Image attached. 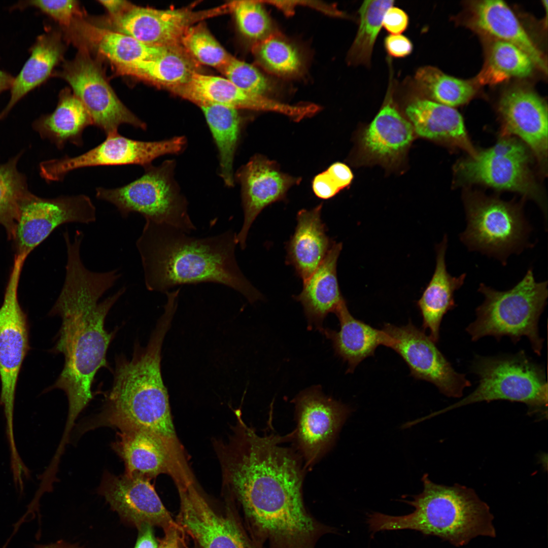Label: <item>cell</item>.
Instances as JSON below:
<instances>
[{
	"instance_id": "1",
	"label": "cell",
	"mask_w": 548,
	"mask_h": 548,
	"mask_svg": "<svg viewBox=\"0 0 548 548\" xmlns=\"http://www.w3.org/2000/svg\"><path fill=\"white\" fill-rule=\"evenodd\" d=\"M288 439L259 435L245 425L220 454L224 483L243 509L251 536L263 548H304L320 530L303 502L301 458L281 445Z\"/></svg>"
},
{
	"instance_id": "2",
	"label": "cell",
	"mask_w": 548,
	"mask_h": 548,
	"mask_svg": "<svg viewBox=\"0 0 548 548\" xmlns=\"http://www.w3.org/2000/svg\"><path fill=\"white\" fill-rule=\"evenodd\" d=\"M81 244L66 245L65 276L60 293L50 311L61 320L53 352L64 358L63 368L48 389L62 390L68 402L72 424L93 397L91 387L99 369L107 367L106 355L115 331L105 327L106 317L124 293L121 288L102 301L100 298L120 277L117 269L95 272L86 267L80 255Z\"/></svg>"
},
{
	"instance_id": "3",
	"label": "cell",
	"mask_w": 548,
	"mask_h": 548,
	"mask_svg": "<svg viewBox=\"0 0 548 548\" xmlns=\"http://www.w3.org/2000/svg\"><path fill=\"white\" fill-rule=\"evenodd\" d=\"M231 230L197 237L170 225L145 219L136 241L149 291L165 293L181 285L214 283L232 288L250 303L263 298L237 263Z\"/></svg>"
},
{
	"instance_id": "4",
	"label": "cell",
	"mask_w": 548,
	"mask_h": 548,
	"mask_svg": "<svg viewBox=\"0 0 548 548\" xmlns=\"http://www.w3.org/2000/svg\"><path fill=\"white\" fill-rule=\"evenodd\" d=\"M173 317L164 312L147 345L137 342L130 359L116 357L113 385L101 414L106 424L119 430L145 429L177 439L160 368L162 343Z\"/></svg>"
},
{
	"instance_id": "5",
	"label": "cell",
	"mask_w": 548,
	"mask_h": 548,
	"mask_svg": "<svg viewBox=\"0 0 548 548\" xmlns=\"http://www.w3.org/2000/svg\"><path fill=\"white\" fill-rule=\"evenodd\" d=\"M422 481L423 491L405 501L414 507L413 512L400 516L374 512L367 520L370 530H414L458 546L477 536H495L489 507L473 489L458 484H437L427 474Z\"/></svg>"
},
{
	"instance_id": "6",
	"label": "cell",
	"mask_w": 548,
	"mask_h": 548,
	"mask_svg": "<svg viewBox=\"0 0 548 548\" xmlns=\"http://www.w3.org/2000/svg\"><path fill=\"white\" fill-rule=\"evenodd\" d=\"M478 291L484 300L475 310V320L466 329L471 340L491 336L499 340L508 336L516 343L525 336L534 353L541 355L543 339L538 323L547 303V282H537L530 268L508 290L498 291L481 283Z\"/></svg>"
},
{
	"instance_id": "7",
	"label": "cell",
	"mask_w": 548,
	"mask_h": 548,
	"mask_svg": "<svg viewBox=\"0 0 548 548\" xmlns=\"http://www.w3.org/2000/svg\"><path fill=\"white\" fill-rule=\"evenodd\" d=\"M471 370L478 378L477 387L440 412L476 402L503 400L523 403L531 414L541 413L543 416L544 412L547 413L545 369L524 351L494 356L477 355Z\"/></svg>"
},
{
	"instance_id": "8",
	"label": "cell",
	"mask_w": 548,
	"mask_h": 548,
	"mask_svg": "<svg viewBox=\"0 0 548 548\" xmlns=\"http://www.w3.org/2000/svg\"><path fill=\"white\" fill-rule=\"evenodd\" d=\"M144 167V174L124 186L112 189L97 187L96 197L113 204L121 216L138 213L145 219L165 223L188 233L196 228L188 211V202L175 179L176 162Z\"/></svg>"
},
{
	"instance_id": "9",
	"label": "cell",
	"mask_w": 548,
	"mask_h": 548,
	"mask_svg": "<svg viewBox=\"0 0 548 548\" xmlns=\"http://www.w3.org/2000/svg\"><path fill=\"white\" fill-rule=\"evenodd\" d=\"M467 226L460 239L471 251H478L506 264L512 253L531 247V227L519 204L476 192L463 197Z\"/></svg>"
},
{
	"instance_id": "10",
	"label": "cell",
	"mask_w": 548,
	"mask_h": 548,
	"mask_svg": "<svg viewBox=\"0 0 548 548\" xmlns=\"http://www.w3.org/2000/svg\"><path fill=\"white\" fill-rule=\"evenodd\" d=\"M530 158L523 142L503 135L494 146L456 163L455 183L481 184L518 193L535 201L546 220V202L531 169Z\"/></svg>"
},
{
	"instance_id": "11",
	"label": "cell",
	"mask_w": 548,
	"mask_h": 548,
	"mask_svg": "<svg viewBox=\"0 0 548 548\" xmlns=\"http://www.w3.org/2000/svg\"><path fill=\"white\" fill-rule=\"evenodd\" d=\"M96 208L87 195L42 198L29 192L21 200L10 239L16 255L28 254L60 225L68 223L89 224L96 220Z\"/></svg>"
},
{
	"instance_id": "12",
	"label": "cell",
	"mask_w": 548,
	"mask_h": 548,
	"mask_svg": "<svg viewBox=\"0 0 548 548\" xmlns=\"http://www.w3.org/2000/svg\"><path fill=\"white\" fill-rule=\"evenodd\" d=\"M184 136L153 142L132 140L118 132L107 135L101 144L75 157L67 155L41 164V174L48 181L64 179L71 171L91 166L151 164L156 158L167 154H178L186 148Z\"/></svg>"
},
{
	"instance_id": "13",
	"label": "cell",
	"mask_w": 548,
	"mask_h": 548,
	"mask_svg": "<svg viewBox=\"0 0 548 548\" xmlns=\"http://www.w3.org/2000/svg\"><path fill=\"white\" fill-rule=\"evenodd\" d=\"M61 76L72 88L82 102L92 125L107 135L118 132L122 124L145 130L147 124L119 99L107 81L101 69L85 51L82 50L66 64Z\"/></svg>"
},
{
	"instance_id": "14",
	"label": "cell",
	"mask_w": 548,
	"mask_h": 548,
	"mask_svg": "<svg viewBox=\"0 0 548 548\" xmlns=\"http://www.w3.org/2000/svg\"><path fill=\"white\" fill-rule=\"evenodd\" d=\"M382 330L390 338L389 348L401 357L414 378L433 384L449 397H461L471 386L465 374L456 371L435 342L411 321L401 326L385 323Z\"/></svg>"
},
{
	"instance_id": "15",
	"label": "cell",
	"mask_w": 548,
	"mask_h": 548,
	"mask_svg": "<svg viewBox=\"0 0 548 548\" xmlns=\"http://www.w3.org/2000/svg\"><path fill=\"white\" fill-rule=\"evenodd\" d=\"M25 258L15 256L13 268L0 307V405L4 415L14 416L18 375L29 350L25 314L18 298V287Z\"/></svg>"
},
{
	"instance_id": "16",
	"label": "cell",
	"mask_w": 548,
	"mask_h": 548,
	"mask_svg": "<svg viewBox=\"0 0 548 548\" xmlns=\"http://www.w3.org/2000/svg\"><path fill=\"white\" fill-rule=\"evenodd\" d=\"M294 403L296 427L293 438L307 467L315 464L332 447L351 409L325 396L320 386L301 391Z\"/></svg>"
},
{
	"instance_id": "17",
	"label": "cell",
	"mask_w": 548,
	"mask_h": 548,
	"mask_svg": "<svg viewBox=\"0 0 548 548\" xmlns=\"http://www.w3.org/2000/svg\"><path fill=\"white\" fill-rule=\"evenodd\" d=\"M117 434L113 448L124 463L125 474L151 480L167 473L177 486L192 482L177 439L142 428L122 430Z\"/></svg>"
},
{
	"instance_id": "18",
	"label": "cell",
	"mask_w": 548,
	"mask_h": 548,
	"mask_svg": "<svg viewBox=\"0 0 548 548\" xmlns=\"http://www.w3.org/2000/svg\"><path fill=\"white\" fill-rule=\"evenodd\" d=\"M193 7L159 10L130 4L122 13L111 17L115 31L130 36L148 46L166 47L181 44L191 26L204 19L229 12L228 3L208 10Z\"/></svg>"
},
{
	"instance_id": "19",
	"label": "cell",
	"mask_w": 548,
	"mask_h": 548,
	"mask_svg": "<svg viewBox=\"0 0 548 548\" xmlns=\"http://www.w3.org/2000/svg\"><path fill=\"white\" fill-rule=\"evenodd\" d=\"M178 490L177 523L201 548H260L234 517L216 511L193 483Z\"/></svg>"
},
{
	"instance_id": "20",
	"label": "cell",
	"mask_w": 548,
	"mask_h": 548,
	"mask_svg": "<svg viewBox=\"0 0 548 548\" xmlns=\"http://www.w3.org/2000/svg\"><path fill=\"white\" fill-rule=\"evenodd\" d=\"M98 491L123 520L137 528L144 524L159 526L163 530L181 527L164 506L148 478L106 472Z\"/></svg>"
},
{
	"instance_id": "21",
	"label": "cell",
	"mask_w": 548,
	"mask_h": 548,
	"mask_svg": "<svg viewBox=\"0 0 548 548\" xmlns=\"http://www.w3.org/2000/svg\"><path fill=\"white\" fill-rule=\"evenodd\" d=\"M236 178L241 185L244 211V222L236 234V240L244 250L249 229L258 215L266 207L283 199L288 190L299 184L301 178L282 172L276 162L260 154L254 155L241 166Z\"/></svg>"
},
{
	"instance_id": "22",
	"label": "cell",
	"mask_w": 548,
	"mask_h": 548,
	"mask_svg": "<svg viewBox=\"0 0 548 548\" xmlns=\"http://www.w3.org/2000/svg\"><path fill=\"white\" fill-rule=\"evenodd\" d=\"M498 111L504 135L520 138L535 156L544 173L547 158V107L537 94L521 87L507 90L501 97Z\"/></svg>"
},
{
	"instance_id": "23",
	"label": "cell",
	"mask_w": 548,
	"mask_h": 548,
	"mask_svg": "<svg viewBox=\"0 0 548 548\" xmlns=\"http://www.w3.org/2000/svg\"><path fill=\"white\" fill-rule=\"evenodd\" d=\"M198 107L216 104L237 110L272 112L289 118L296 112L294 105L246 92L228 79L218 76L195 73L186 83L167 89Z\"/></svg>"
},
{
	"instance_id": "24",
	"label": "cell",
	"mask_w": 548,
	"mask_h": 548,
	"mask_svg": "<svg viewBox=\"0 0 548 548\" xmlns=\"http://www.w3.org/2000/svg\"><path fill=\"white\" fill-rule=\"evenodd\" d=\"M322 207L320 203L297 213L294 232L286 244V263L293 267L303 282L320 265L335 242L326 234L321 219Z\"/></svg>"
},
{
	"instance_id": "25",
	"label": "cell",
	"mask_w": 548,
	"mask_h": 548,
	"mask_svg": "<svg viewBox=\"0 0 548 548\" xmlns=\"http://www.w3.org/2000/svg\"><path fill=\"white\" fill-rule=\"evenodd\" d=\"M342 249L341 243L334 242L326 256L306 280L301 293L294 296L303 306L310 328L321 333L323 322L330 313H334L344 301L340 291L336 267Z\"/></svg>"
},
{
	"instance_id": "26",
	"label": "cell",
	"mask_w": 548,
	"mask_h": 548,
	"mask_svg": "<svg viewBox=\"0 0 548 548\" xmlns=\"http://www.w3.org/2000/svg\"><path fill=\"white\" fill-rule=\"evenodd\" d=\"M405 113L419 135L444 142L470 156L477 153L463 118L454 108L429 99L417 98L407 105Z\"/></svg>"
},
{
	"instance_id": "27",
	"label": "cell",
	"mask_w": 548,
	"mask_h": 548,
	"mask_svg": "<svg viewBox=\"0 0 548 548\" xmlns=\"http://www.w3.org/2000/svg\"><path fill=\"white\" fill-rule=\"evenodd\" d=\"M470 11V23L476 30L494 40L518 46L529 55L535 65L546 71V64L542 53L504 2L476 1L471 5Z\"/></svg>"
},
{
	"instance_id": "28",
	"label": "cell",
	"mask_w": 548,
	"mask_h": 548,
	"mask_svg": "<svg viewBox=\"0 0 548 548\" xmlns=\"http://www.w3.org/2000/svg\"><path fill=\"white\" fill-rule=\"evenodd\" d=\"M334 314L339 320V330L324 328L322 333L331 341L337 356L347 362V372L352 373L364 359L374 355L379 346L389 347L388 335L382 329L355 318L349 311L346 301L339 305Z\"/></svg>"
},
{
	"instance_id": "29",
	"label": "cell",
	"mask_w": 548,
	"mask_h": 548,
	"mask_svg": "<svg viewBox=\"0 0 548 548\" xmlns=\"http://www.w3.org/2000/svg\"><path fill=\"white\" fill-rule=\"evenodd\" d=\"M448 238L445 235L436 247V262L432 277L417 301L421 314L423 330L428 329L429 336L435 343L439 339V330L444 316L457 305L455 292L463 285L466 273L453 277L448 271L445 261Z\"/></svg>"
},
{
	"instance_id": "30",
	"label": "cell",
	"mask_w": 548,
	"mask_h": 548,
	"mask_svg": "<svg viewBox=\"0 0 548 548\" xmlns=\"http://www.w3.org/2000/svg\"><path fill=\"white\" fill-rule=\"evenodd\" d=\"M199 65L179 44L167 47L154 58L117 68L122 74L136 77L167 89L187 83L193 75L199 73Z\"/></svg>"
},
{
	"instance_id": "31",
	"label": "cell",
	"mask_w": 548,
	"mask_h": 548,
	"mask_svg": "<svg viewBox=\"0 0 548 548\" xmlns=\"http://www.w3.org/2000/svg\"><path fill=\"white\" fill-rule=\"evenodd\" d=\"M63 47L54 32L39 36L30 48V55L15 78L8 104L0 114L6 116L12 108L28 93L42 84L50 75L61 58Z\"/></svg>"
},
{
	"instance_id": "32",
	"label": "cell",
	"mask_w": 548,
	"mask_h": 548,
	"mask_svg": "<svg viewBox=\"0 0 548 548\" xmlns=\"http://www.w3.org/2000/svg\"><path fill=\"white\" fill-rule=\"evenodd\" d=\"M413 138L412 125L388 102L365 131L362 144L370 156L389 159L404 151Z\"/></svg>"
},
{
	"instance_id": "33",
	"label": "cell",
	"mask_w": 548,
	"mask_h": 548,
	"mask_svg": "<svg viewBox=\"0 0 548 548\" xmlns=\"http://www.w3.org/2000/svg\"><path fill=\"white\" fill-rule=\"evenodd\" d=\"M203 112L217 147L219 175L225 185L234 186L233 161L242 127L238 110L216 104L199 107Z\"/></svg>"
},
{
	"instance_id": "34",
	"label": "cell",
	"mask_w": 548,
	"mask_h": 548,
	"mask_svg": "<svg viewBox=\"0 0 548 548\" xmlns=\"http://www.w3.org/2000/svg\"><path fill=\"white\" fill-rule=\"evenodd\" d=\"M91 125L90 117L80 100L74 94L63 93L54 112L41 118L36 127L43 137L61 149L67 143L82 146L83 131Z\"/></svg>"
},
{
	"instance_id": "35",
	"label": "cell",
	"mask_w": 548,
	"mask_h": 548,
	"mask_svg": "<svg viewBox=\"0 0 548 548\" xmlns=\"http://www.w3.org/2000/svg\"><path fill=\"white\" fill-rule=\"evenodd\" d=\"M79 28L84 38L116 66L154 58L167 47L148 46L126 35L86 23H79Z\"/></svg>"
},
{
	"instance_id": "36",
	"label": "cell",
	"mask_w": 548,
	"mask_h": 548,
	"mask_svg": "<svg viewBox=\"0 0 548 548\" xmlns=\"http://www.w3.org/2000/svg\"><path fill=\"white\" fill-rule=\"evenodd\" d=\"M534 65L529 55L518 46L494 40L475 81L481 85L494 84L511 77H527L532 74Z\"/></svg>"
},
{
	"instance_id": "37",
	"label": "cell",
	"mask_w": 548,
	"mask_h": 548,
	"mask_svg": "<svg viewBox=\"0 0 548 548\" xmlns=\"http://www.w3.org/2000/svg\"><path fill=\"white\" fill-rule=\"evenodd\" d=\"M252 51L256 62L275 75L295 77L303 71L304 60L300 50L278 31L253 44Z\"/></svg>"
},
{
	"instance_id": "38",
	"label": "cell",
	"mask_w": 548,
	"mask_h": 548,
	"mask_svg": "<svg viewBox=\"0 0 548 548\" xmlns=\"http://www.w3.org/2000/svg\"><path fill=\"white\" fill-rule=\"evenodd\" d=\"M415 79L432 101L453 108L467 103L475 94L474 82L449 76L432 66L419 68Z\"/></svg>"
},
{
	"instance_id": "39",
	"label": "cell",
	"mask_w": 548,
	"mask_h": 548,
	"mask_svg": "<svg viewBox=\"0 0 548 548\" xmlns=\"http://www.w3.org/2000/svg\"><path fill=\"white\" fill-rule=\"evenodd\" d=\"M394 3L391 0L365 1L362 3L358 11V29L348 55L350 64L369 65L384 16Z\"/></svg>"
},
{
	"instance_id": "40",
	"label": "cell",
	"mask_w": 548,
	"mask_h": 548,
	"mask_svg": "<svg viewBox=\"0 0 548 548\" xmlns=\"http://www.w3.org/2000/svg\"><path fill=\"white\" fill-rule=\"evenodd\" d=\"M181 45L198 63L215 67L220 71L232 56L202 22L186 30L181 38Z\"/></svg>"
},
{
	"instance_id": "41",
	"label": "cell",
	"mask_w": 548,
	"mask_h": 548,
	"mask_svg": "<svg viewBox=\"0 0 548 548\" xmlns=\"http://www.w3.org/2000/svg\"><path fill=\"white\" fill-rule=\"evenodd\" d=\"M17 159L0 165V224L9 239L14 229L18 207L28 193L24 180L16 169Z\"/></svg>"
},
{
	"instance_id": "42",
	"label": "cell",
	"mask_w": 548,
	"mask_h": 548,
	"mask_svg": "<svg viewBox=\"0 0 548 548\" xmlns=\"http://www.w3.org/2000/svg\"><path fill=\"white\" fill-rule=\"evenodd\" d=\"M229 3L241 33L254 43L277 31L260 1H234Z\"/></svg>"
},
{
	"instance_id": "43",
	"label": "cell",
	"mask_w": 548,
	"mask_h": 548,
	"mask_svg": "<svg viewBox=\"0 0 548 548\" xmlns=\"http://www.w3.org/2000/svg\"><path fill=\"white\" fill-rule=\"evenodd\" d=\"M220 72L246 92L266 96L271 90L270 82L260 71L232 56Z\"/></svg>"
},
{
	"instance_id": "44",
	"label": "cell",
	"mask_w": 548,
	"mask_h": 548,
	"mask_svg": "<svg viewBox=\"0 0 548 548\" xmlns=\"http://www.w3.org/2000/svg\"><path fill=\"white\" fill-rule=\"evenodd\" d=\"M35 8L51 17L60 25L69 27L73 24L79 11L78 2L74 0H39L20 2L15 8Z\"/></svg>"
},
{
	"instance_id": "45",
	"label": "cell",
	"mask_w": 548,
	"mask_h": 548,
	"mask_svg": "<svg viewBox=\"0 0 548 548\" xmlns=\"http://www.w3.org/2000/svg\"><path fill=\"white\" fill-rule=\"evenodd\" d=\"M408 24L407 13L402 9L393 6L387 10L382 22V26L391 35L401 34L406 29Z\"/></svg>"
},
{
	"instance_id": "46",
	"label": "cell",
	"mask_w": 548,
	"mask_h": 548,
	"mask_svg": "<svg viewBox=\"0 0 548 548\" xmlns=\"http://www.w3.org/2000/svg\"><path fill=\"white\" fill-rule=\"evenodd\" d=\"M387 53L395 58L405 57L411 54L413 45L411 41L402 35H389L384 41Z\"/></svg>"
},
{
	"instance_id": "47",
	"label": "cell",
	"mask_w": 548,
	"mask_h": 548,
	"mask_svg": "<svg viewBox=\"0 0 548 548\" xmlns=\"http://www.w3.org/2000/svg\"><path fill=\"white\" fill-rule=\"evenodd\" d=\"M312 188L315 195L324 199L331 198L340 191L326 170L314 177Z\"/></svg>"
},
{
	"instance_id": "48",
	"label": "cell",
	"mask_w": 548,
	"mask_h": 548,
	"mask_svg": "<svg viewBox=\"0 0 548 548\" xmlns=\"http://www.w3.org/2000/svg\"><path fill=\"white\" fill-rule=\"evenodd\" d=\"M326 170L340 190L348 187L353 179L350 168L341 162L332 164Z\"/></svg>"
},
{
	"instance_id": "49",
	"label": "cell",
	"mask_w": 548,
	"mask_h": 548,
	"mask_svg": "<svg viewBox=\"0 0 548 548\" xmlns=\"http://www.w3.org/2000/svg\"><path fill=\"white\" fill-rule=\"evenodd\" d=\"M138 529V537L134 548H158V544L154 534L153 526L144 524Z\"/></svg>"
},
{
	"instance_id": "50",
	"label": "cell",
	"mask_w": 548,
	"mask_h": 548,
	"mask_svg": "<svg viewBox=\"0 0 548 548\" xmlns=\"http://www.w3.org/2000/svg\"><path fill=\"white\" fill-rule=\"evenodd\" d=\"M164 536L158 548H181V533L183 532L181 527H170L164 530Z\"/></svg>"
},
{
	"instance_id": "51",
	"label": "cell",
	"mask_w": 548,
	"mask_h": 548,
	"mask_svg": "<svg viewBox=\"0 0 548 548\" xmlns=\"http://www.w3.org/2000/svg\"><path fill=\"white\" fill-rule=\"evenodd\" d=\"M99 2L108 10L111 17L120 14L130 5L122 0H100Z\"/></svg>"
},
{
	"instance_id": "52",
	"label": "cell",
	"mask_w": 548,
	"mask_h": 548,
	"mask_svg": "<svg viewBox=\"0 0 548 548\" xmlns=\"http://www.w3.org/2000/svg\"><path fill=\"white\" fill-rule=\"evenodd\" d=\"M14 79L10 74L0 70V94L11 89Z\"/></svg>"
},
{
	"instance_id": "53",
	"label": "cell",
	"mask_w": 548,
	"mask_h": 548,
	"mask_svg": "<svg viewBox=\"0 0 548 548\" xmlns=\"http://www.w3.org/2000/svg\"><path fill=\"white\" fill-rule=\"evenodd\" d=\"M39 548H82L79 547L76 545H73L65 543L62 541H59L56 543L44 546Z\"/></svg>"
}]
</instances>
